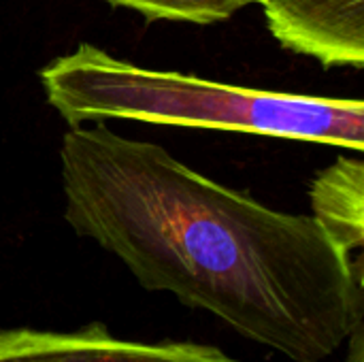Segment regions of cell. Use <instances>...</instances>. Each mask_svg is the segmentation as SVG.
Instances as JSON below:
<instances>
[{"label":"cell","instance_id":"6","mask_svg":"<svg viewBox=\"0 0 364 362\" xmlns=\"http://www.w3.org/2000/svg\"><path fill=\"white\" fill-rule=\"evenodd\" d=\"M113 6H126L143 17L156 21H186V23H218L228 21L235 13L260 0H107Z\"/></svg>","mask_w":364,"mask_h":362},{"label":"cell","instance_id":"5","mask_svg":"<svg viewBox=\"0 0 364 362\" xmlns=\"http://www.w3.org/2000/svg\"><path fill=\"white\" fill-rule=\"evenodd\" d=\"M316 222L331 241L352 254L364 243V162L363 154L339 156L320 171L309 190Z\"/></svg>","mask_w":364,"mask_h":362},{"label":"cell","instance_id":"3","mask_svg":"<svg viewBox=\"0 0 364 362\" xmlns=\"http://www.w3.org/2000/svg\"><path fill=\"white\" fill-rule=\"evenodd\" d=\"M0 362H239L215 346L194 341H134L105 324L77 331L4 329Z\"/></svg>","mask_w":364,"mask_h":362},{"label":"cell","instance_id":"4","mask_svg":"<svg viewBox=\"0 0 364 362\" xmlns=\"http://www.w3.org/2000/svg\"><path fill=\"white\" fill-rule=\"evenodd\" d=\"M271 34L324 66H364V0H260Z\"/></svg>","mask_w":364,"mask_h":362},{"label":"cell","instance_id":"2","mask_svg":"<svg viewBox=\"0 0 364 362\" xmlns=\"http://www.w3.org/2000/svg\"><path fill=\"white\" fill-rule=\"evenodd\" d=\"M47 102L68 122L134 119L309 141L364 151V102L243 87L151 70L81 43L38 70Z\"/></svg>","mask_w":364,"mask_h":362},{"label":"cell","instance_id":"7","mask_svg":"<svg viewBox=\"0 0 364 362\" xmlns=\"http://www.w3.org/2000/svg\"><path fill=\"white\" fill-rule=\"evenodd\" d=\"M350 346H348V358L346 362H364V331L363 324L350 335Z\"/></svg>","mask_w":364,"mask_h":362},{"label":"cell","instance_id":"1","mask_svg":"<svg viewBox=\"0 0 364 362\" xmlns=\"http://www.w3.org/2000/svg\"><path fill=\"white\" fill-rule=\"evenodd\" d=\"M60 171L68 226L145 290L294 362H324L363 324L360 262L314 215L271 209L100 122L64 132Z\"/></svg>","mask_w":364,"mask_h":362}]
</instances>
